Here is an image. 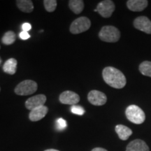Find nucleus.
<instances>
[{
  "instance_id": "obj_1",
  "label": "nucleus",
  "mask_w": 151,
  "mask_h": 151,
  "mask_svg": "<svg viewBox=\"0 0 151 151\" xmlns=\"http://www.w3.org/2000/svg\"><path fill=\"white\" fill-rule=\"evenodd\" d=\"M102 77L106 83L116 89H122L127 83L125 76L119 69L113 67H106L103 69Z\"/></svg>"
},
{
  "instance_id": "obj_2",
  "label": "nucleus",
  "mask_w": 151,
  "mask_h": 151,
  "mask_svg": "<svg viewBox=\"0 0 151 151\" xmlns=\"http://www.w3.org/2000/svg\"><path fill=\"white\" fill-rule=\"evenodd\" d=\"M99 37L101 41L104 42L116 43L120 39V32L114 26H104L100 30Z\"/></svg>"
},
{
  "instance_id": "obj_3",
  "label": "nucleus",
  "mask_w": 151,
  "mask_h": 151,
  "mask_svg": "<svg viewBox=\"0 0 151 151\" xmlns=\"http://www.w3.org/2000/svg\"><path fill=\"white\" fill-rule=\"evenodd\" d=\"M125 115L128 120L136 124H142L146 120L144 111L137 105L132 104L126 109Z\"/></svg>"
},
{
  "instance_id": "obj_4",
  "label": "nucleus",
  "mask_w": 151,
  "mask_h": 151,
  "mask_svg": "<svg viewBox=\"0 0 151 151\" xmlns=\"http://www.w3.org/2000/svg\"><path fill=\"white\" fill-rule=\"evenodd\" d=\"M38 89V85L35 81L24 80L17 85L14 92L17 95L27 96L36 92Z\"/></svg>"
},
{
  "instance_id": "obj_5",
  "label": "nucleus",
  "mask_w": 151,
  "mask_h": 151,
  "mask_svg": "<svg viewBox=\"0 0 151 151\" xmlns=\"http://www.w3.org/2000/svg\"><path fill=\"white\" fill-rule=\"evenodd\" d=\"M90 27H91V21L90 19L87 17L82 16L76 18L71 22L69 30L73 35H78L88 31Z\"/></svg>"
},
{
  "instance_id": "obj_6",
  "label": "nucleus",
  "mask_w": 151,
  "mask_h": 151,
  "mask_svg": "<svg viewBox=\"0 0 151 151\" xmlns=\"http://www.w3.org/2000/svg\"><path fill=\"white\" fill-rule=\"evenodd\" d=\"M97 12L103 18H108L112 16L113 13L116 9V6L111 0H104L101 1L97 6Z\"/></svg>"
},
{
  "instance_id": "obj_7",
  "label": "nucleus",
  "mask_w": 151,
  "mask_h": 151,
  "mask_svg": "<svg viewBox=\"0 0 151 151\" xmlns=\"http://www.w3.org/2000/svg\"><path fill=\"white\" fill-rule=\"evenodd\" d=\"M88 99L94 106H103L107 101L106 95L99 90H91L88 94Z\"/></svg>"
},
{
  "instance_id": "obj_8",
  "label": "nucleus",
  "mask_w": 151,
  "mask_h": 151,
  "mask_svg": "<svg viewBox=\"0 0 151 151\" xmlns=\"http://www.w3.org/2000/svg\"><path fill=\"white\" fill-rule=\"evenodd\" d=\"M59 100L63 104L73 106L80 101V96L74 92L67 90L60 94Z\"/></svg>"
},
{
  "instance_id": "obj_9",
  "label": "nucleus",
  "mask_w": 151,
  "mask_h": 151,
  "mask_svg": "<svg viewBox=\"0 0 151 151\" xmlns=\"http://www.w3.org/2000/svg\"><path fill=\"white\" fill-rule=\"evenodd\" d=\"M134 27L148 35H151V21L148 17H137L134 21Z\"/></svg>"
},
{
  "instance_id": "obj_10",
  "label": "nucleus",
  "mask_w": 151,
  "mask_h": 151,
  "mask_svg": "<svg viewBox=\"0 0 151 151\" xmlns=\"http://www.w3.org/2000/svg\"><path fill=\"white\" fill-rule=\"evenodd\" d=\"M46 96L45 94H37V95L29 98L25 101L24 105H25L26 109H28V110L32 111V109L37 108L39 106H44V104L46 103Z\"/></svg>"
},
{
  "instance_id": "obj_11",
  "label": "nucleus",
  "mask_w": 151,
  "mask_h": 151,
  "mask_svg": "<svg viewBox=\"0 0 151 151\" xmlns=\"http://www.w3.org/2000/svg\"><path fill=\"white\" fill-rule=\"evenodd\" d=\"M48 112V108L46 106H41L30 111L29 118L31 121L37 122L43 119Z\"/></svg>"
},
{
  "instance_id": "obj_12",
  "label": "nucleus",
  "mask_w": 151,
  "mask_h": 151,
  "mask_svg": "<svg viewBox=\"0 0 151 151\" xmlns=\"http://www.w3.org/2000/svg\"><path fill=\"white\" fill-rule=\"evenodd\" d=\"M147 0H129L127 1V6L130 11L134 12H140L148 6Z\"/></svg>"
},
{
  "instance_id": "obj_13",
  "label": "nucleus",
  "mask_w": 151,
  "mask_h": 151,
  "mask_svg": "<svg viewBox=\"0 0 151 151\" xmlns=\"http://www.w3.org/2000/svg\"><path fill=\"white\" fill-rule=\"evenodd\" d=\"M126 151H150L146 143L141 139H135L127 146Z\"/></svg>"
},
{
  "instance_id": "obj_14",
  "label": "nucleus",
  "mask_w": 151,
  "mask_h": 151,
  "mask_svg": "<svg viewBox=\"0 0 151 151\" xmlns=\"http://www.w3.org/2000/svg\"><path fill=\"white\" fill-rule=\"evenodd\" d=\"M116 132L118 134L120 139L126 141L132 134V130L123 124H118L116 126Z\"/></svg>"
},
{
  "instance_id": "obj_15",
  "label": "nucleus",
  "mask_w": 151,
  "mask_h": 151,
  "mask_svg": "<svg viewBox=\"0 0 151 151\" xmlns=\"http://www.w3.org/2000/svg\"><path fill=\"white\" fill-rule=\"evenodd\" d=\"M17 7L23 13L29 14L34 11V4L31 0H17Z\"/></svg>"
},
{
  "instance_id": "obj_16",
  "label": "nucleus",
  "mask_w": 151,
  "mask_h": 151,
  "mask_svg": "<svg viewBox=\"0 0 151 151\" xmlns=\"http://www.w3.org/2000/svg\"><path fill=\"white\" fill-rule=\"evenodd\" d=\"M18 62L14 58H10L4 62L3 65V71L9 75H14L16 73Z\"/></svg>"
},
{
  "instance_id": "obj_17",
  "label": "nucleus",
  "mask_w": 151,
  "mask_h": 151,
  "mask_svg": "<svg viewBox=\"0 0 151 151\" xmlns=\"http://www.w3.org/2000/svg\"><path fill=\"white\" fill-rule=\"evenodd\" d=\"M69 7L75 14H80L84 9V1L82 0H70L69 1Z\"/></svg>"
},
{
  "instance_id": "obj_18",
  "label": "nucleus",
  "mask_w": 151,
  "mask_h": 151,
  "mask_svg": "<svg viewBox=\"0 0 151 151\" xmlns=\"http://www.w3.org/2000/svg\"><path fill=\"white\" fill-rule=\"evenodd\" d=\"M16 40V35L15 34L14 32L11 31H7L6 32L4 33V35H3L2 38H1V42H2L4 45L6 46H9V45L13 44L14 43L15 41Z\"/></svg>"
},
{
  "instance_id": "obj_19",
  "label": "nucleus",
  "mask_w": 151,
  "mask_h": 151,
  "mask_svg": "<svg viewBox=\"0 0 151 151\" xmlns=\"http://www.w3.org/2000/svg\"><path fill=\"white\" fill-rule=\"evenodd\" d=\"M139 71L141 74L146 76H149L151 78V62L144 61L139 65Z\"/></svg>"
},
{
  "instance_id": "obj_20",
  "label": "nucleus",
  "mask_w": 151,
  "mask_h": 151,
  "mask_svg": "<svg viewBox=\"0 0 151 151\" xmlns=\"http://www.w3.org/2000/svg\"><path fill=\"white\" fill-rule=\"evenodd\" d=\"M57 4H58V1L56 0H44L43 1L45 9L49 13L53 12L55 11Z\"/></svg>"
},
{
  "instance_id": "obj_21",
  "label": "nucleus",
  "mask_w": 151,
  "mask_h": 151,
  "mask_svg": "<svg viewBox=\"0 0 151 151\" xmlns=\"http://www.w3.org/2000/svg\"><path fill=\"white\" fill-rule=\"evenodd\" d=\"M71 111L73 114L78 115V116H83L85 113V110L83 107L78 105H73L71 107Z\"/></svg>"
},
{
  "instance_id": "obj_22",
  "label": "nucleus",
  "mask_w": 151,
  "mask_h": 151,
  "mask_svg": "<svg viewBox=\"0 0 151 151\" xmlns=\"http://www.w3.org/2000/svg\"><path fill=\"white\" fill-rule=\"evenodd\" d=\"M56 127L58 130H63L67 127V122L63 118H59L56 122Z\"/></svg>"
},
{
  "instance_id": "obj_23",
  "label": "nucleus",
  "mask_w": 151,
  "mask_h": 151,
  "mask_svg": "<svg viewBox=\"0 0 151 151\" xmlns=\"http://www.w3.org/2000/svg\"><path fill=\"white\" fill-rule=\"evenodd\" d=\"M19 37H20V39H22V40H26V39H29V38L30 37V35H29V33L27 32L22 31L20 33Z\"/></svg>"
},
{
  "instance_id": "obj_24",
  "label": "nucleus",
  "mask_w": 151,
  "mask_h": 151,
  "mask_svg": "<svg viewBox=\"0 0 151 151\" xmlns=\"http://www.w3.org/2000/svg\"><path fill=\"white\" fill-rule=\"evenodd\" d=\"M22 29L24 32H27L28 31H29L32 29V25L28 22H25L22 25Z\"/></svg>"
},
{
  "instance_id": "obj_25",
  "label": "nucleus",
  "mask_w": 151,
  "mask_h": 151,
  "mask_svg": "<svg viewBox=\"0 0 151 151\" xmlns=\"http://www.w3.org/2000/svg\"><path fill=\"white\" fill-rule=\"evenodd\" d=\"M91 151H108L103 148H94Z\"/></svg>"
},
{
  "instance_id": "obj_26",
  "label": "nucleus",
  "mask_w": 151,
  "mask_h": 151,
  "mask_svg": "<svg viewBox=\"0 0 151 151\" xmlns=\"http://www.w3.org/2000/svg\"><path fill=\"white\" fill-rule=\"evenodd\" d=\"M44 151H60V150H55V149H48V150H46Z\"/></svg>"
},
{
  "instance_id": "obj_27",
  "label": "nucleus",
  "mask_w": 151,
  "mask_h": 151,
  "mask_svg": "<svg viewBox=\"0 0 151 151\" xmlns=\"http://www.w3.org/2000/svg\"><path fill=\"white\" fill-rule=\"evenodd\" d=\"M1 58H0V65H1Z\"/></svg>"
},
{
  "instance_id": "obj_28",
  "label": "nucleus",
  "mask_w": 151,
  "mask_h": 151,
  "mask_svg": "<svg viewBox=\"0 0 151 151\" xmlns=\"http://www.w3.org/2000/svg\"><path fill=\"white\" fill-rule=\"evenodd\" d=\"M0 49H1V46H0Z\"/></svg>"
},
{
  "instance_id": "obj_29",
  "label": "nucleus",
  "mask_w": 151,
  "mask_h": 151,
  "mask_svg": "<svg viewBox=\"0 0 151 151\" xmlns=\"http://www.w3.org/2000/svg\"><path fill=\"white\" fill-rule=\"evenodd\" d=\"M0 90H1V88H0Z\"/></svg>"
}]
</instances>
